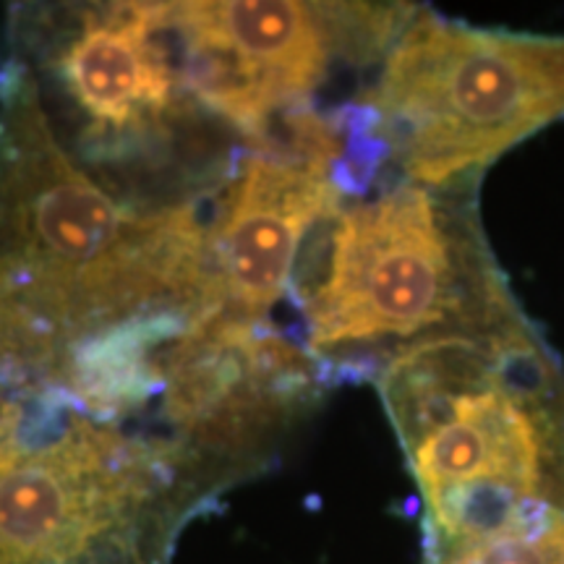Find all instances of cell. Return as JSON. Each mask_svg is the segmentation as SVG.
I'll use <instances>...</instances> for the list:
<instances>
[{
	"instance_id": "2",
	"label": "cell",
	"mask_w": 564,
	"mask_h": 564,
	"mask_svg": "<svg viewBox=\"0 0 564 564\" xmlns=\"http://www.w3.org/2000/svg\"><path fill=\"white\" fill-rule=\"evenodd\" d=\"M423 505V554L564 514V371L531 327L408 348L373 379Z\"/></svg>"
},
{
	"instance_id": "1",
	"label": "cell",
	"mask_w": 564,
	"mask_h": 564,
	"mask_svg": "<svg viewBox=\"0 0 564 564\" xmlns=\"http://www.w3.org/2000/svg\"><path fill=\"white\" fill-rule=\"evenodd\" d=\"M220 202V199H217ZM215 204H150L97 178L58 139L32 76L0 63V371L66 382L112 337L212 316Z\"/></svg>"
},
{
	"instance_id": "7",
	"label": "cell",
	"mask_w": 564,
	"mask_h": 564,
	"mask_svg": "<svg viewBox=\"0 0 564 564\" xmlns=\"http://www.w3.org/2000/svg\"><path fill=\"white\" fill-rule=\"evenodd\" d=\"M194 97L249 147L312 100L337 66L382 63L415 6L202 0L165 3Z\"/></svg>"
},
{
	"instance_id": "8",
	"label": "cell",
	"mask_w": 564,
	"mask_h": 564,
	"mask_svg": "<svg viewBox=\"0 0 564 564\" xmlns=\"http://www.w3.org/2000/svg\"><path fill=\"white\" fill-rule=\"evenodd\" d=\"M421 564H564V514L539 533H507L449 552L423 554Z\"/></svg>"
},
{
	"instance_id": "6",
	"label": "cell",
	"mask_w": 564,
	"mask_h": 564,
	"mask_svg": "<svg viewBox=\"0 0 564 564\" xmlns=\"http://www.w3.org/2000/svg\"><path fill=\"white\" fill-rule=\"evenodd\" d=\"M384 173L455 186L564 116V37L478 30L415 9L356 100Z\"/></svg>"
},
{
	"instance_id": "4",
	"label": "cell",
	"mask_w": 564,
	"mask_h": 564,
	"mask_svg": "<svg viewBox=\"0 0 564 564\" xmlns=\"http://www.w3.org/2000/svg\"><path fill=\"white\" fill-rule=\"evenodd\" d=\"M6 55L70 154L131 199L215 204L249 150L194 97L165 3L17 6Z\"/></svg>"
},
{
	"instance_id": "3",
	"label": "cell",
	"mask_w": 564,
	"mask_h": 564,
	"mask_svg": "<svg viewBox=\"0 0 564 564\" xmlns=\"http://www.w3.org/2000/svg\"><path fill=\"white\" fill-rule=\"evenodd\" d=\"M478 181L423 186L382 173L303 251L291 299L327 387L364 382L398 352L528 324L486 243Z\"/></svg>"
},
{
	"instance_id": "5",
	"label": "cell",
	"mask_w": 564,
	"mask_h": 564,
	"mask_svg": "<svg viewBox=\"0 0 564 564\" xmlns=\"http://www.w3.org/2000/svg\"><path fill=\"white\" fill-rule=\"evenodd\" d=\"M230 489L167 421L47 382L0 432V564H173Z\"/></svg>"
}]
</instances>
